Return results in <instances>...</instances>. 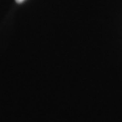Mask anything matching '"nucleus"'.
<instances>
[{"mask_svg":"<svg viewBox=\"0 0 122 122\" xmlns=\"http://www.w3.org/2000/svg\"><path fill=\"white\" fill-rule=\"evenodd\" d=\"M16 1H17L18 4H19V2H23V1H24V0H16Z\"/></svg>","mask_w":122,"mask_h":122,"instance_id":"nucleus-1","label":"nucleus"}]
</instances>
